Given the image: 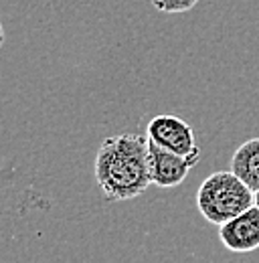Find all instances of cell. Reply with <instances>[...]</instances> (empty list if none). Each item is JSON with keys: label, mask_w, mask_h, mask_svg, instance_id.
<instances>
[{"label": "cell", "mask_w": 259, "mask_h": 263, "mask_svg": "<svg viewBox=\"0 0 259 263\" xmlns=\"http://www.w3.org/2000/svg\"><path fill=\"white\" fill-rule=\"evenodd\" d=\"M152 4L164 14H178V12H189L198 4V0H152Z\"/></svg>", "instance_id": "7"}, {"label": "cell", "mask_w": 259, "mask_h": 263, "mask_svg": "<svg viewBox=\"0 0 259 263\" xmlns=\"http://www.w3.org/2000/svg\"><path fill=\"white\" fill-rule=\"evenodd\" d=\"M146 136L152 144L160 146L164 150H170L180 156H193L200 154V148L196 146L193 126H189L182 118L172 114H160L152 118L146 126Z\"/></svg>", "instance_id": "3"}, {"label": "cell", "mask_w": 259, "mask_h": 263, "mask_svg": "<svg viewBox=\"0 0 259 263\" xmlns=\"http://www.w3.org/2000/svg\"><path fill=\"white\" fill-rule=\"evenodd\" d=\"M198 156L200 154L180 156L170 150H164L148 140V166H150L152 184H156L158 189H174L182 184L191 168L198 162Z\"/></svg>", "instance_id": "4"}, {"label": "cell", "mask_w": 259, "mask_h": 263, "mask_svg": "<svg viewBox=\"0 0 259 263\" xmlns=\"http://www.w3.org/2000/svg\"><path fill=\"white\" fill-rule=\"evenodd\" d=\"M255 204L259 206V193H255Z\"/></svg>", "instance_id": "8"}, {"label": "cell", "mask_w": 259, "mask_h": 263, "mask_svg": "<svg viewBox=\"0 0 259 263\" xmlns=\"http://www.w3.org/2000/svg\"><path fill=\"white\" fill-rule=\"evenodd\" d=\"M255 204V193L233 172L219 170L207 176L196 193V206L211 225H225Z\"/></svg>", "instance_id": "2"}, {"label": "cell", "mask_w": 259, "mask_h": 263, "mask_svg": "<svg viewBox=\"0 0 259 263\" xmlns=\"http://www.w3.org/2000/svg\"><path fill=\"white\" fill-rule=\"evenodd\" d=\"M223 247L233 253H251L259 249V206L253 204L239 217L219 227Z\"/></svg>", "instance_id": "5"}, {"label": "cell", "mask_w": 259, "mask_h": 263, "mask_svg": "<svg viewBox=\"0 0 259 263\" xmlns=\"http://www.w3.org/2000/svg\"><path fill=\"white\" fill-rule=\"evenodd\" d=\"M96 182L107 202L140 197L152 184L148 136L120 134L105 138L96 154Z\"/></svg>", "instance_id": "1"}, {"label": "cell", "mask_w": 259, "mask_h": 263, "mask_svg": "<svg viewBox=\"0 0 259 263\" xmlns=\"http://www.w3.org/2000/svg\"><path fill=\"white\" fill-rule=\"evenodd\" d=\"M231 170L253 193H259V138H251L243 142L235 150L231 158Z\"/></svg>", "instance_id": "6"}]
</instances>
